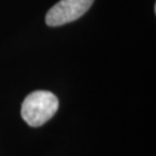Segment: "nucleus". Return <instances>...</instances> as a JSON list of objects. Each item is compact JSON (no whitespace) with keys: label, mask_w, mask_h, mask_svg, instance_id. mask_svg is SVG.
<instances>
[{"label":"nucleus","mask_w":156,"mask_h":156,"mask_svg":"<svg viewBox=\"0 0 156 156\" xmlns=\"http://www.w3.org/2000/svg\"><path fill=\"white\" fill-rule=\"evenodd\" d=\"M94 0H60L46 13L45 22L50 27H59L81 17L90 8Z\"/></svg>","instance_id":"f03ea898"},{"label":"nucleus","mask_w":156,"mask_h":156,"mask_svg":"<svg viewBox=\"0 0 156 156\" xmlns=\"http://www.w3.org/2000/svg\"><path fill=\"white\" fill-rule=\"evenodd\" d=\"M59 108L58 97L48 90H36L29 94L21 106V116L26 123L38 127L55 116Z\"/></svg>","instance_id":"f257e3e1"}]
</instances>
